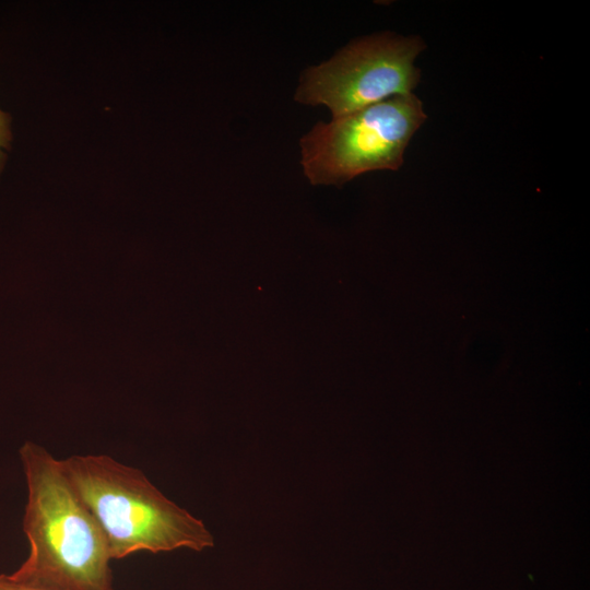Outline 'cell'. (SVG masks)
Masks as SVG:
<instances>
[{"instance_id":"1","label":"cell","mask_w":590,"mask_h":590,"mask_svg":"<svg viewBox=\"0 0 590 590\" xmlns=\"http://www.w3.org/2000/svg\"><path fill=\"white\" fill-rule=\"evenodd\" d=\"M19 455L27 487L22 527L28 555L10 578L45 590H114L105 535L60 460L32 441Z\"/></svg>"},{"instance_id":"5","label":"cell","mask_w":590,"mask_h":590,"mask_svg":"<svg viewBox=\"0 0 590 590\" xmlns=\"http://www.w3.org/2000/svg\"><path fill=\"white\" fill-rule=\"evenodd\" d=\"M10 122V116L0 109V174L3 169L5 162L4 151L10 149V143L12 139Z\"/></svg>"},{"instance_id":"6","label":"cell","mask_w":590,"mask_h":590,"mask_svg":"<svg viewBox=\"0 0 590 590\" xmlns=\"http://www.w3.org/2000/svg\"><path fill=\"white\" fill-rule=\"evenodd\" d=\"M0 590H45L24 583L16 582L10 578L9 575H0Z\"/></svg>"},{"instance_id":"4","label":"cell","mask_w":590,"mask_h":590,"mask_svg":"<svg viewBox=\"0 0 590 590\" xmlns=\"http://www.w3.org/2000/svg\"><path fill=\"white\" fill-rule=\"evenodd\" d=\"M424 48L420 37L392 33L353 40L302 74L295 99L307 105L322 104L334 119L410 94L420 81L414 61Z\"/></svg>"},{"instance_id":"3","label":"cell","mask_w":590,"mask_h":590,"mask_svg":"<svg viewBox=\"0 0 590 590\" xmlns=\"http://www.w3.org/2000/svg\"><path fill=\"white\" fill-rule=\"evenodd\" d=\"M426 118L410 93L319 122L300 139L304 173L314 185L339 186L364 173L398 170Z\"/></svg>"},{"instance_id":"2","label":"cell","mask_w":590,"mask_h":590,"mask_svg":"<svg viewBox=\"0 0 590 590\" xmlns=\"http://www.w3.org/2000/svg\"><path fill=\"white\" fill-rule=\"evenodd\" d=\"M60 464L99 524L111 559L214 545L204 523L168 499L141 470L104 453L73 455Z\"/></svg>"}]
</instances>
